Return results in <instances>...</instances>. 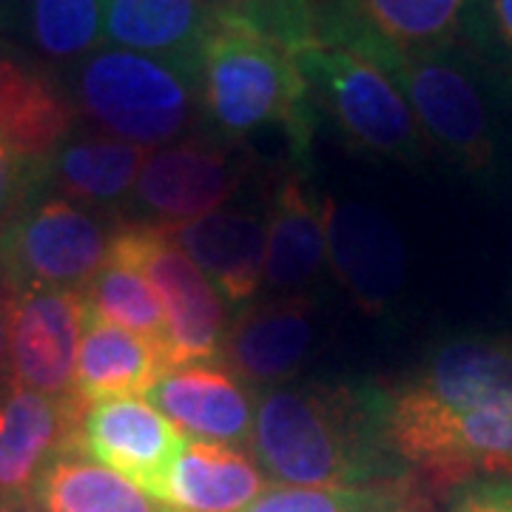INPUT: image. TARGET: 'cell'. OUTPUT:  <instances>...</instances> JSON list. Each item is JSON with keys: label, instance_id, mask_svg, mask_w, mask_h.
Masks as SVG:
<instances>
[{"label": "cell", "instance_id": "1", "mask_svg": "<svg viewBox=\"0 0 512 512\" xmlns=\"http://www.w3.org/2000/svg\"><path fill=\"white\" fill-rule=\"evenodd\" d=\"M387 436L433 487L512 476V336L456 333L387 390Z\"/></svg>", "mask_w": 512, "mask_h": 512}, {"label": "cell", "instance_id": "2", "mask_svg": "<svg viewBox=\"0 0 512 512\" xmlns=\"http://www.w3.org/2000/svg\"><path fill=\"white\" fill-rule=\"evenodd\" d=\"M251 453L282 487H402L376 384L288 382L256 393Z\"/></svg>", "mask_w": 512, "mask_h": 512}, {"label": "cell", "instance_id": "3", "mask_svg": "<svg viewBox=\"0 0 512 512\" xmlns=\"http://www.w3.org/2000/svg\"><path fill=\"white\" fill-rule=\"evenodd\" d=\"M200 92L208 134L242 143L274 128L288 140L293 163H308L316 106L285 40L217 12L200 46Z\"/></svg>", "mask_w": 512, "mask_h": 512}, {"label": "cell", "instance_id": "4", "mask_svg": "<svg viewBox=\"0 0 512 512\" xmlns=\"http://www.w3.org/2000/svg\"><path fill=\"white\" fill-rule=\"evenodd\" d=\"M430 151L481 183L512 180V77L461 40L384 66Z\"/></svg>", "mask_w": 512, "mask_h": 512}, {"label": "cell", "instance_id": "5", "mask_svg": "<svg viewBox=\"0 0 512 512\" xmlns=\"http://www.w3.org/2000/svg\"><path fill=\"white\" fill-rule=\"evenodd\" d=\"M74 97L109 137L131 146L163 148L205 128L200 63L100 46L80 60Z\"/></svg>", "mask_w": 512, "mask_h": 512}, {"label": "cell", "instance_id": "6", "mask_svg": "<svg viewBox=\"0 0 512 512\" xmlns=\"http://www.w3.org/2000/svg\"><path fill=\"white\" fill-rule=\"evenodd\" d=\"M293 55L313 106L328 114L348 146L404 165L427 160L430 146L407 97L373 60L325 40H308Z\"/></svg>", "mask_w": 512, "mask_h": 512}, {"label": "cell", "instance_id": "7", "mask_svg": "<svg viewBox=\"0 0 512 512\" xmlns=\"http://www.w3.org/2000/svg\"><path fill=\"white\" fill-rule=\"evenodd\" d=\"M123 222L66 197L32 200L0 231V274L12 291L86 285L109 262Z\"/></svg>", "mask_w": 512, "mask_h": 512}, {"label": "cell", "instance_id": "8", "mask_svg": "<svg viewBox=\"0 0 512 512\" xmlns=\"http://www.w3.org/2000/svg\"><path fill=\"white\" fill-rule=\"evenodd\" d=\"M111 254L134 262L160 299L168 367L214 362L222 353L228 316L220 291L188 256L146 222H123Z\"/></svg>", "mask_w": 512, "mask_h": 512}, {"label": "cell", "instance_id": "9", "mask_svg": "<svg viewBox=\"0 0 512 512\" xmlns=\"http://www.w3.org/2000/svg\"><path fill=\"white\" fill-rule=\"evenodd\" d=\"M248 151L214 134H194L180 143L148 151L128 205L137 222L154 228H171L191 222L239 194L248 180Z\"/></svg>", "mask_w": 512, "mask_h": 512}, {"label": "cell", "instance_id": "10", "mask_svg": "<svg viewBox=\"0 0 512 512\" xmlns=\"http://www.w3.org/2000/svg\"><path fill=\"white\" fill-rule=\"evenodd\" d=\"M467 0H313V40L359 52L379 69L461 40Z\"/></svg>", "mask_w": 512, "mask_h": 512}, {"label": "cell", "instance_id": "11", "mask_svg": "<svg viewBox=\"0 0 512 512\" xmlns=\"http://www.w3.org/2000/svg\"><path fill=\"white\" fill-rule=\"evenodd\" d=\"M83 291L23 288L9 305V384L66 399L86 330Z\"/></svg>", "mask_w": 512, "mask_h": 512}, {"label": "cell", "instance_id": "12", "mask_svg": "<svg viewBox=\"0 0 512 512\" xmlns=\"http://www.w3.org/2000/svg\"><path fill=\"white\" fill-rule=\"evenodd\" d=\"M185 444L188 436L148 399L126 396L83 407L69 453L92 458L160 501Z\"/></svg>", "mask_w": 512, "mask_h": 512}, {"label": "cell", "instance_id": "13", "mask_svg": "<svg viewBox=\"0 0 512 512\" xmlns=\"http://www.w3.org/2000/svg\"><path fill=\"white\" fill-rule=\"evenodd\" d=\"M319 322L313 293L256 296L228 325L222 362L251 390L293 382L316 350Z\"/></svg>", "mask_w": 512, "mask_h": 512}, {"label": "cell", "instance_id": "14", "mask_svg": "<svg viewBox=\"0 0 512 512\" xmlns=\"http://www.w3.org/2000/svg\"><path fill=\"white\" fill-rule=\"evenodd\" d=\"M325 237L339 285L367 316L384 319L399 302L407 279L399 231L370 205L325 197Z\"/></svg>", "mask_w": 512, "mask_h": 512}, {"label": "cell", "instance_id": "15", "mask_svg": "<svg viewBox=\"0 0 512 512\" xmlns=\"http://www.w3.org/2000/svg\"><path fill=\"white\" fill-rule=\"evenodd\" d=\"M80 413L72 396L57 399L12 384L0 393V507L29 504L40 473L72 450Z\"/></svg>", "mask_w": 512, "mask_h": 512}, {"label": "cell", "instance_id": "16", "mask_svg": "<svg viewBox=\"0 0 512 512\" xmlns=\"http://www.w3.org/2000/svg\"><path fill=\"white\" fill-rule=\"evenodd\" d=\"M160 231L211 279L228 305L245 308L254 302L265 279L268 214L220 208Z\"/></svg>", "mask_w": 512, "mask_h": 512}, {"label": "cell", "instance_id": "17", "mask_svg": "<svg viewBox=\"0 0 512 512\" xmlns=\"http://www.w3.org/2000/svg\"><path fill=\"white\" fill-rule=\"evenodd\" d=\"M228 367L214 362L168 367L148 390V402L185 436L228 447L251 444L256 396Z\"/></svg>", "mask_w": 512, "mask_h": 512}, {"label": "cell", "instance_id": "18", "mask_svg": "<svg viewBox=\"0 0 512 512\" xmlns=\"http://www.w3.org/2000/svg\"><path fill=\"white\" fill-rule=\"evenodd\" d=\"M325 262V197H316L299 171H288L274 188L268 208V254L262 285L268 296L308 293Z\"/></svg>", "mask_w": 512, "mask_h": 512}, {"label": "cell", "instance_id": "19", "mask_svg": "<svg viewBox=\"0 0 512 512\" xmlns=\"http://www.w3.org/2000/svg\"><path fill=\"white\" fill-rule=\"evenodd\" d=\"M168 370L165 348L140 333L86 316V330L77 356L72 399L80 407L148 396V390Z\"/></svg>", "mask_w": 512, "mask_h": 512}, {"label": "cell", "instance_id": "20", "mask_svg": "<svg viewBox=\"0 0 512 512\" xmlns=\"http://www.w3.org/2000/svg\"><path fill=\"white\" fill-rule=\"evenodd\" d=\"M265 493V476L239 447L191 441L171 464L163 498L171 512H239Z\"/></svg>", "mask_w": 512, "mask_h": 512}, {"label": "cell", "instance_id": "21", "mask_svg": "<svg viewBox=\"0 0 512 512\" xmlns=\"http://www.w3.org/2000/svg\"><path fill=\"white\" fill-rule=\"evenodd\" d=\"M146 157L148 148L109 134L74 137L46 160V185H55L66 200L111 211L131 200Z\"/></svg>", "mask_w": 512, "mask_h": 512}, {"label": "cell", "instance_id": "22", "mask_svg": "<svg viewBox=\"0 0 512 512\" xmlns=\"http://www.w3.org/2000/svg\"><path fill=\"white\" fill-rule=\"evenodd\" d=\"M72 103L37 69L0 57V140L18 154L46 163L69 140Z\"/></svg>", "mask_w": 512, "mask_h": 512}, {"label": "cell", "instance_id": "23", "mask_svg": "<svg viewBox=\"0 0 512 512\" xmlns=\"http://www.w3.org/2000/svg\"><path fill=\"white\" fill-rule=\"evenodd\" d=\"M214 15L211 0H106V43L200 63V46Z\"/></svg>", "mask_w": 512, "mask_h": 512}, {"label": "cell", "instance_id": "24", "mask_svg": "<svg viewBox=\"0 0 512 512\" xmlns=\"http://www.w3.org/2000/svg\"><path fill=\"white\" fill-rule=\"evenodd\" d=\"M29 501L40 512H171L128 478L80 453H60L40 473Z\"/></svg>", "mask_w": 512, "mask_h": 512}, {"label": "cell", "instance_id": "25", "mask_svg": "<svg viewBox=\"0 0 512 512\" xmlns=\"http://www.w3.org/2000/svg\"><path fill=\"white\" fill-rule=\"evenodd\" d=\"M86 311L94 319L140 333L165 348V316L146 274L123 256H109L100 274L83 291Z\"/></svg>", "mask_w": 512, "mask_h": 512}, {"label": "cell", "instance_id": "26", "mask_svg": "<svg viewBox=\"0 0 512 512\" xmlns=\"http://www.w3.org/2000/svg\"><path fill=\"white\" fill-rule=\"evenodd\" d=\"M35 46L52 60H83L106 46V0H32Z\"/></svg>", "mask_w": 512, "mask_h": 512}, {"label": "cell", "instance_id": "27", "mask_svg": "<svg viewBox=\"0 0 512 512\" xmlns=\"http://www.w3.org/2000/svg\"><path fill=\"white\" fill-rule=\"evenodd\" d=\"M402 487H271L239 512H410Z\"/></svg>", "mask_w": 512, "mask_h": 512}, {"label": "cell", "instance_id": "28", "mask_svg": "<svg viewBox=\"0 0 512 512\" xmlns=\"http://www.w3.org/2000/svg\"><path fill=\"white\" fill-rule=\"evenodd\" d=\"M461 43L512 77V0H467Z\"/></svg>", "mask_w": 512, "mask_h": 512}, {"label": "cell", "instance_id": "29", "mask_svg": "<svg viewBox=\"0 0 512 512\" xmlns=\"http://www.w3.org/2000/svg\"><path fill=\"white\" fill-rule=\"evenodd\" d=\"M211 6L251 20L291 49L313 40V0H211Z\"/></svg>", "mask_w": 512, "mask_h": 512}, {"label": "cell", "instance_id": "30", "mask_svg": "<svg viewBox=\"0 0 512 512\" xmlns=\"http://www.w3.org/2000/svg\"><path fill=\"white\" fill-rule=\"evenodd\" d=\"M46 188V163L18 154L0 140V231Z\"/></svg>", "mask_w": 512, "mask_h": 512}, {"label": "cell", "instance_id": "31", "mask_svg": "<svg viewBox=\"0 0 512 512\" xmlns=\"http://www.w3.org/2000/svg\"><path fill=\"white\" fill-rule=\"evenodd\" d=\"M447 512H512V476H481L458 484Z\"/></svg>", "mask_w": 512, "mask_h": 512}, {"label": "cell", "instance_id": "32", "mask_svg": "<svg viewBox=\"0 0 512 512\" xmlns=\"http://www.w3.org/2000/svg\"><path fill=\"white\" fill-rule=\"evenodd\" d=\"M9 305L12 288L0 279V393L9 387Z\"/></svg>", "mask_w": 512, "mask_h": 512}, {"label": "cell", "instance_id": "33", "mask_svg": "<svg viewBox=\"0 0 512 512\" xmlns=\"http://www.w3.org/2000/svg\"><path fill=\"white\" fill-rule=\"evenodd\" d=\"M20 504H15V507H0V512H18Z\"/></svg>", "mask_w": 512, "mask_h": 512}, {"label": "cell", "instance_id": "34", "mask_svg": "<svg viewBox=\"0 0 512 512\" xmlns=\"http://www.w3.org/2000/svg\"><path fill=\"white\" fill-rule=\"evenodd\" d=\"M0 279H3V274H0Z\"/></svg>", "mask_w": 512, "mask_h": 512}, {"label": "cell", "instance_id": "35", "mask_svg": "<svg viewBox=\"0 0 512 512\" xmlns=\"http://www.w3.org/2000/svg\"><path fill=\"white\" fill-rule=\"evenodd\" d=\"M0 3H3V0H0Z\"/></svg>", "mask_w": 512, "mask_h": 512}]
</instances>
